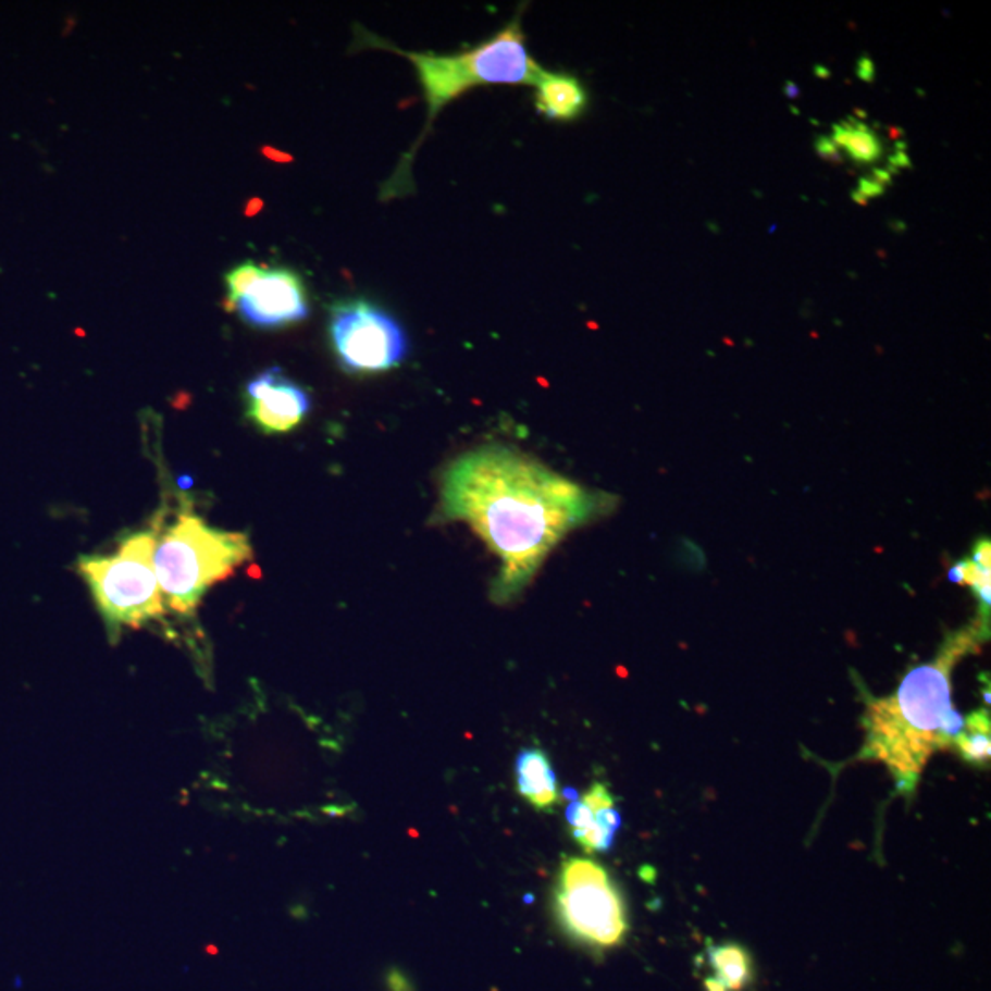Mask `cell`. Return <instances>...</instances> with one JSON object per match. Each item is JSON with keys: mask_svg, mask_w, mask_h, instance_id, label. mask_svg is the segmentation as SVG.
Segmentation results:
<instances>
[{"mask_svg": "<svg viewBox=\"0 0 991 991\" xmlns=\"http://www.w3.org/2000/svg\"><path fill=\"white\" fill-rule=\"evenodd\" d=\"M610 505L509 446L463 454L441 478V515L469 523L498 557L491 593L498 605L520 597L560 540Z\"/></svg>", "mask_w": 991, "mask_h": 991, "instance_id": "obj_1", "label": "cell"}, {"mask_svg": "<svg viewBox=\"0 0 991 991\" xmlns=\"http://www.w3.org/2000/svg\"><path fill=\"white\" fill-rule=\"evenodd\" d=\"M988 630L990 619L977 617L947 635L931 664L911 670L896 693L867 705L862 757L885 764L900 792H915L929 758L963 733L964 716L951 704V674L964 656L979 652Z\"/></svg>", "mask_w": 991, "mask_h": 991, "instance_id": "obj_2", "label": "cell"}, {"mask_svg": "<svg viewBox=\"0 0 991 991\" xmlns=\"http://www.w3.org/2000/svg\"><path fill=\"white\" fill-rule=\"evenodd\" d=\"M252 557L247 533L212 528L184 512L157 538L154 568L165 605L191 616L213 584L226 581Z\"/></svg>", "mask_w": 991, "mask_h": 991, "instance_id": "obj_3", "label": "cell"}, {"mask_svg": "<svg viewBox=\"0 0 991 991\" xmlns=\"http://www.w3.org/2000/svg\"><path fill=\"white\" fill-rule=\"evenodd\" d=\"M389 50L410 59L423 88L429 107L426 131L443 107L474 87L483 85H533L544 69L531 58L522 26L518 21L507 24L488 41L464 52L439 55L430 52Z\"/></svg>", "mask_w": 991, "mask_h": 991, "instance_id": "obj_4", "label": "cell"}, {"mask_svg": "<svg viewBox=\"0 0 991 991\" xmlns=\"http://www.w3.org/2000/svg\"><path fill=\"white\" fill-rule=\"evenodd\" d=\"M157 538V529L138 531L122 540L112 555H87L77 562L111 634L164 616V597L154 568Z\"/></svg>", "mask_w": 991, "mask_h": 991, "instance_id": "obj_5", "label": "cell"}, {"mask_svg": "<svg viewBox=\"0 0 991 991\" xmlns=\"http://www.w3.org/2000/svg\"><path fill=\"white\" fill-rule=\"evenodd\" d=\"M555 916L569 939L592 950H611L627 939L628 911L603 865L587 857H568L558 868Z\"/></svg>", "mask_w": 991, "mask_h": 991, "instance_id": "obj_6", "label": "cell"}, {"mask_svg": "<svg viewBox=\"0 0 991 991\" xmlns=\"http://www.w3.org/2000/svg\"><path fill=\"white\" fill-rule=\"evenodd\" d=\"M331 338L342 368L349 373L370 375L394 370L408 352L399 322L362 299L333 309Z\"/></svg>", "mask_w": 991, "mask_h": 991, "instance_id": "obj_7", "label": "cell"}, {"mask_svg": "<svg viewBox=\"0 0 991 991\" xmlns=\"http://www.w3.org/2000/svg\"><path fill=\"white\" fill-rule=\"evenodd\" d=\"M226 288L232 307L253 327H285L309 317L306 285L290 270L248 261L230 270Z\"/></svg>", "mask_w": 991, "mask_h": 991, "instance_id": "obj_8", "label": "cell"}, {"mask_svg": "<svg viewBox=\"0 0 991 991\" xmlns=\"http://www.w3.org/2000/svg\"><path fill=\"white\" fill-rule=\"evenodd\" d=\"M247 417L264 435H282L298 429L311 411V395L288 379L280 368L253 376L245 387Z\"/></svg>", "mask_w": 991, "mask_h": 991, "instance_id": "obj_9", "label": "cell"}, {"mask_svg": "<svg viewBox=\"0 0 991 991\" xmlns=\"http://www.w3.org/2000/svg\"><path fill=\"white\" fill-rule=\"evenodd\" d=\"M563 795L569 798L566 821L577 845L587 854L610 851L621 830L622 816L608 786L593 782L582 795L575 790H566Z\"/></svg>", "mask_w": 991, "mask_h": 991, "instance_id": "obj_10", "label": "cell"}, {"mask_svg": "<svg viewBox=\"0 0 991 991\" xmlns=\"http://www.w3.org/2000/svg\"><path fill=\"white\" fill-rule=\"evenodd\" d=\"M515 777L518 793L536 812L553 814L562 801L552 758L547 757L546 751L542 747L529 745L520 750L515 760Z\"/></svg>", "mask_w": 991, "mask_h": 991, "instance_id": "obj_11", "label": "cell"}, {"mask_svg": "<svg viewBox=\"0 0 991 991\" xmlns=\"http://www.w3.org/2000/svg\"><path fill=\"white\" fill-rule=\"evenodd\" d=\"M534 87L536 109L549 120L571 122L586 111V88L582 87L577 77L544 71Z\"/></svg>", "mask_w": 991, "mask_h": 991, "instance_id": "obj_12", "label": "cell"}, {"mask_svg": "<svg viewBox=\"0 0 991 991\" xmlns=\"http://www.w3.org/2000/svg\"><path fill=\"white\" fill-rule=\"evenodd\" d=\"M830 140L839 151L843 149L856 164H875L883 157L880 136L856 117L833 125Z\"/></svg>", "mask_w": 991, "mask_h": 991, "instance_id": "obj_13", "label": "cell"}, {"mask_svg": "<svg viewBox=\"0 0 991 991\" xmlns=\"http://www.w3.org/2000/svg\"><path fill=\"white\" fill-rule=\"evenodd\" d=\"M707 953L710 968L715 969L716 979L726 986V990L740 991L750 984L751 958L742 945H709Z\"/></svg>", "mask_w": 991, "mask_h": 991, "instance_id": "obj_14", "label": "cell"}, {"mask_svg": "<svg viewBox=\"0 0 991 991\" xmlns=\"http://www.w3.org/2000/svg\"><path fill=\"white\" fill-rule=\"evenodd\" d=\"M956 750L966 763L986 764L990 760V713L988 709L975 710L974 715L964 718L963 733L955 740Z\"/></svg>", "mask_w": 991, "mask_h": 991, "instance_id": "obj_15", "label": "cell"}, {"mask_svg": "<svg viewBox=\"0 0 991 991\" xmlns=\"http://www.w3.org/2000/svg\"><path fill=\"white\" fill-rule=\"evenodd\" d=\"M950 579L956 584H968L980 598V616L990 619L991 569L966 558L951 568Z\"/></svg>", "mask_w": 991, "mask_h": 991, "instance_id": "obj_16", "label": "cell"}, {"mask_svg": "<svg viewBox=\"0 0 991 991\" xmlns=\"http://www.w3.org/2000/svg\"><path fill=\"white\" fill-rule=\"evenodd\" d=\"M974 562L979 563L982 568L991 569V546L990 540L980 538L974 547Z\"/></svg>", "mask_w": 991, "mask_h": 991, "instance_id": "obj_17", "label": "cell"}, {"mask_svg": "<svg viewBox=\"0 0 991 991\" xmlns=\"http://www.w3.org/2000/svg\"><path fill=\"white\" fill-rule=\"evenodd\" d=\"M817 153L821 154L822 159L832 160V162H841V157H839L838 147L833 146V141L830 138H819L816 144Z\"/></svg>", "mask_w": 991, "mask_h": 991, "instance_id": "obj_18", "label": "cell"}, {"mask_svg": "<svg viewBox=\"0 0 991 991\" xmlns=\"http://www.w3.org/2000/svg\"><path fill=\"white\" fill-rule=\"evenodd\" d=\"M389 988L392 991H408V984H406V979L402 975L394 971L392 977H389Z\"/></svg>", "mask_w": 991, "mask_h": 991, "instance_id": "obj_19", "label": "cell"}, {"mask_svg": "<svg viewBox=\"0 0 991 991\" xmlns=\"http://www.w3.org/2000/svg\"><path fill=\"white\" fill-rule=\"evenodd\" d=\"M705 990H707V991H728V990H726V986H723L722 982H720V980L716 979V977H709V979H705Z\"/></svg>", "mask_w": 991, "mask_h": 991, "instance_id": "obj_20", "label": "cell"}]
</instances>
